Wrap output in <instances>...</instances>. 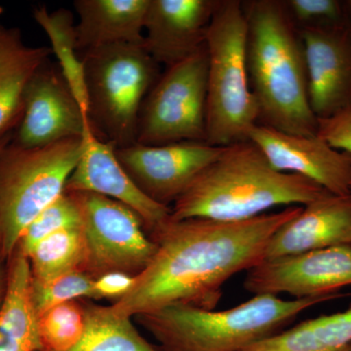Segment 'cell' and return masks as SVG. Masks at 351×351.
Segmentation results:
<instances>
[{
    "label": "cell",
    "instance_id": "12",
    "mask_svg": "<svg viewBox=\"0 0 351 351\" xmlns=\"http://www.w3.org/2000/svg\"><path fill=\"white\" fill-rule=\"evenodd\" d=\"M223 147L207 142L136 143L115 152L136 186L147 197L171 208L193 180L218 158Z\"/></svg>",
    "mask_w": 351,
    "mask_h": 351
},
{
    "label": "cell",
    "instance_id": "7",
    "mask_svg": "<svg viewBox=\"0 0 351 351\" xmlns=\"http://www.w3.org/2000/svg\"><path fill=\"white\" fill-rule=\"evenodd\" d=\"M83 149V137L32 149L12 138L0 152V249L6 260L29 223L63 195Z\"/></svg>",
    "mask_w": 351,
    "mask_h": 351
},
{
    "label": "cell",
    "instance_id": "30",
    "mask_svg": "<svg viewBox=\"0 0 351 351\" xmlns=\"http://www.w3.org/2000/svg\"><path fill=\"white\" fill-rule=\"evenodd\" d=\"M136 276L123 272H108L94 279L95 300L119 301L133 288Z\"/></svg>",
    "mask_w": 351,
    "mask_h": 351
},
{
    "label": "cell",
    "instance_id": "2",
    "mask_svg": "<svg viewBox=\"0 0 351 351\" xmlns=\"http://www.w3.org/2000/svg\"><path fill=\"white\" fill-rule=\"evenodd\" d=\"M249 82L258 123L294 135H317L301 34L279 0L242 1Z\"/></svg>",
    "mask_w": 351,
    "mask_h": 351
},
{
    "label": "cell",
    "instance_id": "35",
    "mask_svg": "<svg viewBox=\"0 0 351 351\" xmlns=\"http://www.w3.org/2000/svg\"><path fill=\"white\" fill-rule=\"evenodd\" d=\"M350 36H351V25H350Z\"/></svg>",
    "mask_w": 351,
    "mask_h": 351
},
{
    "label": "cell",
    "instance_id": "24",
    "mask_svg": "<svg viewBox=\"0 0 351 351\" xmlns=\"http://www.w3.org/2000/svg\"><path fill=\"white\" fill-rule=\"evenodd\" d=\"M32 284L73 271H84L87 247L82 226L60 230L39 242L27 256Z\"/></svg>",
    "mask_w": 351,
    "mask_h": 351
},
{
    "label": "cell",
    "instance_id": "10",
    "mask_svg": "<svg viewBox=\"0 0 351 351\" xmlns=\"http://www.w3.org/2000/svg\"><path fill=\"white\" fill-rule=\"evenodd\" d=\"M243 285L254 295L307 299L338 294L351 285V245L263 260L248 270Z\"/></svg>",
    "mask_w": 351,
    "mask_h": 351
},
{
    "label": "cell",
    "instance_id": "16",
    "mask_svg": "<svg viewBox=\"0 0 351 351\" xmlns=\"http://www.w3.org/2000/svg\"><path fill=\"white\" fill-rule=\"evenodd\" d=\"M221 0H149L145 47L159 66L180 63L205 45Z\"/></svg>",
    "mask_w": 351,
    "mask_h": 351
},
{
    "label": "cell",
    "instance_id": "22",
    "mask_svg": "<svg viewBox=\"0 0 351 351\" xmlns=\"http://www.w3.org/2000/svg\"><path fill=\"white\" fill-rule=\"evenodd\" d=\"M34 18L49 38L51 52L56 57L58 66L87 115L84 66L77 49L73 14L64 8L49 11L46 7H38L34 11Z\"/></svg>",
    "mask_w": 351,
    "mask_h": 351
},
{
    "label": "cell",
    "instance_id": "3",
    "mask_svg": "<svg viewBox=\"0 0 351 351\" xmlns=\"http://www.w3.org/2000/svg\"><path fill=\"white\" fill-rule=\"evenodd\" d=\"M302 176L274 169L250 141L223 147L171 207V219L237 221L277 206H304L329 195Z\"/></svg>",
    "mask_w": 351,
    "mask_h": 351
},
{
    "label": "cell",
    "instance_id": "21",
    "mask_svg": "<svg viewBox=\"0 0 351 351\" xmlns=\"http://www.w3.org/2000/svg\"><path fill=\"white\" fill-rule=\"evenodd\" d=\"M351 345V306L302 321L242 351H341Z\"/></svg>",
    "mask_w": 351,
    "mask_h": 351
},
{
    "label": "cell",
    "instance_id": "33",
    "mask_svg": "<svg viewBox=\"0 0 351 351\" xmlns=\"http://www.w3.org/2000/svg\"><path fill=\"white\" fill-rule=\"evenodd\" d=\"M341 351H351V345L346 346V348H343Z\"/></svg>",
    "mask_w": 351,
    "mask_h": 351
},
{
    "label": "cell",
    "instance_id": "4",
    "mask_svg": "<svg viewBox=\"0 0 351 351\" xmlns=\"http://www.w3.org/2000/svg\"><path fill=\"white\" fill-rule=\"evenodd\" d=\"M345 295L283 300L258 295L226 311L176 304L134 318L161 351H242L283 331L311 307Z\"/></svg>",
    "mask_w": 351,
    "mask_h": 351
},
{
    "label": "cell",
    "instance_id": "31",
    "mask_svg": "<svg viewBox=\"0 0 351 351\" xmlns=\"http://www.w3.org/2000/svg\"><path fill=\"white\" fill-rule=\"evenodd\" d=\"M7 261L0 249V309L3 304L7 288Z\"/></svg>",
    "mask_w": 351,
    "mask_h": 351
},
{
    "label": "cell",
    "instance_id": "32",
    "mask_svg": "<svg viewBox=\"0 0 351 351\" xmlns=\"http://www.w3.org/2000/svg\"><path fill=\"white\" fill-rule=\"evenodd\" d=\"M15 131L9 132V133H7L6 135L0 137V152H1L2 149H3L4 147H5L6 145H8L11 141H12Z\"/></svg>",
    "mask_w": 351,
    "mask_h": 351
},
{
    "label": "cell",
    "instance_id": "20",
    "mask_svg": "<svg viewBox=\"0 0 351 351\" xmlns=\"http://www.w3.org/2000/svg\"><path fill=\"white\" fill-rule=\"evenodd\" d=\"M0 351H43L32 301L31 267L17 248L7 261V288L0 309Z\"/></svg>",
    "mask_w": 351,
    "mask_h": 351
},
{
    "label": "cell",
    "instance_id": "17",
    "mask_svg": "<svg viewBox=\"0 0 351 351\" xmlns=\"http://www.w3.org/2000/svg\"><path fill=\"white\" fill-rule=\"evenodd\" d=\"M351 245V193H332L302 206L272 235L265 260Z\"/></svg>",
    "mask_w": 351,
    "mask_h": 351
},
{
    "label": "cell",
    "instance_id": "9",
    "mask_svg": "<svg viewBox=\"0 0 351 351\" xmlns=\"http://www.w3.org/2000/svg\"><path fill=\"white\" fill-rule=\"evenodd\" d=\"M75 196L87 247L85 272L93 279L108 272L137 276L156 252V243L145 232L144 221L119 201L92 193Z\"/></svg>",
    "mask_w": 351,
    "mask_h": 351
},
{
    "label": "cell",
    "instance_id": "6",
    "mask_svg": "<svg viewBox=\"0 0 351 351\" xmlns=\"http://www.w3.org/2000/svg\"><path fill=\"white\" fill-rule=\"evenodd\" d=\"M82 54L94 135L117 149L136 144L141 108L160 66L144 44H117Z\"/></svg>",
    "mask_w": 351,
    "mask_h": 351
},
{
    "label": "cell",
    "instance_id": "26",
    "mask_svg": "<svg viewBox=\"0 0 351 351\" xmlns=\"http://www.w3.org/2000/svg\"><path fill=\"white\" fill-rule=\"evenodd\" d=\"M82 225V213L75 196L64 191L25 228L17 249L27 257L34 247L46 237L60 230Z\"/></svg>",
    "mask_w": 351,
    "mask_h": 351
},
{
    "label": "cell",
    "instance_id": "27",
    "mask_svg": "<svg viewBox=\"0 0 351 351\" xmlns=\"http://www.w3.org/2000/svg\"><path fill=\"white\" fill-rule=\"evenodd\" d=\"M284 5L298 29L350 27L351 0H286Z\"/></svg>",
    "mask_w": 351,
    "mask_h": 351
},
{
    "label": "cell",
    "instance_id": "14",
    "mask_svg": "<svg viewBox=\"0 0 351 351\" xmlns=\"http://www.w3.org/2000/svg\"><path fill=\"white\" fill-rule=\"evenodd\" d=\"M83 142L82 156L64 191L97 193L123 203L140 216L151 237L170 218L171 208L147 197L136 186L119 162L114 145L97 138L92 129L84 134Z\"/></svg>",
    "mask_w": 351,
    "mask_h": 351
},
{
    "label": "cell",
    "instance_id": "29",
    "mask_svg": "<svg viewBox=\"0 0 351 351\" xmlns=\"http://www.w3.org/2000/svg\"><path fill=\"white\" fill-rule=\"evenodd\" d=\"M318 121L317 136L334 149L351 154V110Z\"/></svg>",
    "mask_w": 351,
    "mask_h": 351
},
{
    "label": "cell",
    "instance_id": "15",
    "mask_svg": "<svg viewBox=\"0 0 351 351\" xmlns=\"http://www.w3.org/2000/svg\"><path fill=\"white\" fill-rule=\"evenodd\" d=\"M299 31L313 114L323 120L351 110L350 27Z\"/></svg>",
    "mask_w": 351,
    "mask_h": 351
},
{
    "label": "cell",
    "instance_id": "8",
    "mask_svg": "<svg viewBox=\"0 0 351 351\" xmlns=\"http://www.w3.org/2000/svg\"><path fill=\"white\" fill-rule=\"evenodd\" d=\"M207 73L206 45L166 68L141 108L138 144L206 142Z\"/></svg>",
    "mask_w": 351,
    "mask_h": 351
},
{
    "label": "cell",
    "instance_id": "25",
    "mask_svg": "<svg viewBox=\"0 0 351 351\" xmlns=\"http://www.w3.org/2000/svg\"><path fill=\"white\" fill-rule=\"evenodd\" d=\"M38 332L43 351H69L82 339L86 328L83 301L58 304L39 314Z\"/></svg>",
    "mask_w": 351,
    "mask_h": 351
},
{
    "label": "cell",
    "instance_id": "11",
    "mask_svg": "<svg viewBox=\"0 0 351 351\" xmlns=\"http://www.w3.org/2000/svg\"><path fill=\"white\" fill-rule=\"evenodd\" d=\"M91 129L57 63L44 62L27 82L13 142L27 149L82 138Z\"/></svg>",
    "mask_w": 351,
    "mask_h": 351
},
{
    "label": "cell",
    "instance_id": "28",
    "mask_svg": "<svg viewBox=\"0 0 351 351\" xmlns=\"http://www.w3.org/2000/svg\"><path fill=\"white\" fill-rule=\"evenodd\" d=\"M32 301L38 316L51 307L73 301L95 300L94 279L84 271H73L32 284Z\"/></svg>",
    "mask_w": 351,
    "mask_h": 351
},
{
    "label": "cell",
    "instance_id": "1",
    "mask_svg": "<svg viewBox=\"0 0 351 351\" xmlns=\"http://www.w3.org/2000/svg\"><path fill=\"white\" fill-rule=\"evenodd\" d=\"M301 209L286 207L237 221L170 216L149 237L157 246L151 263L110 307L130 318L176 304L216 308L223 285L262 263L272 235Z\"/></svg>",
    "mask_w": 351,
    "mask_h": 351
},
{
    "label": "cell",
    "instance_id": "13",
    "mask_svg": "<svg viewBox=\"0 0 351 351\" xmlns=\"http://www.w3.org/2000/svg\"><path fill=\"white\" fill-rule=\"evenodd\" d=\"M248 140L279 172L302 176L332 195H350L351 154L334 149L319 136L294 135L257 124Z\"/></svg>",
    "mask_w": 351,
    "mask_h": 351
},
{
    "label": "cell",
    "instance_id": "34",
    "mask_svg": "<svg viewBox=\"0 0 351 351\" xmlns=\"http://www.w3.org/2000/svg\"><path fill=\"white\" fill-rule=\"evenodd\" d=\"M2 13H3V8H2L1 6H0V16L2 15Z\"/></svg>",
    "mask_w": 351,
    "mask_h": 351
},
{
    "label": "cell",
    "instance_id": "23",
    "mask_svg": "<svg viewBox=\"0 0 351 351\" xmlns=\"http://www.w3.org/2000/svg\"><path fill=\"white\" fill-rule=\"evenodd\" d=\"M86 328L69 351H161L138 332L132 318L119 315L110 306L84 302Z\"/></svg>",
    "mask_w": 351,
    "mask_h": 351
},
{
    "label": "cell",
    "instance_id": "18",
    "mask_svg": "<svg viewBox=\"0 0 351 351\" xmlns=\"http://www.w3.org/2000/svg\"><path fill=\"white\" fill-rule=\"evenodd\" d=\"M149 0H75L80 53L117 44H144Z\"/></svg>",
    "mask_w": 351,
    "mask_h": 351
},
{
    "label": "cell",
    "instance_id": "19",
    "mask_svg": "<svg viewBox=\"0 0 351 351\" xmlns=\"http://www.w3.org/2000/svg\"><path fill=\"white\" fill-rule=\"evenodd\" d=\"M51 54L50 47L27 45L18 27L0 24V137L19 126L25 88Z\"/></svg>",
    "mask_w": 351,
    "mask_h": 351
},
{
    "label": "cell",
    "instance_id": "5",
    "mask_svg": "<svg viewBox=\"0 0 351 351\" xmlns=\"http://www.w3.org/2000/svg\"><path fill=\"white\" fill-rule=\"evenodd\" d=\"M206 142L228 147L248 141L258 108L247 71V22L242 1L221 0L208 27Z\"/></svg>",
    "mask_w": 351,
    "mask_h": 351
}]
</instances>
